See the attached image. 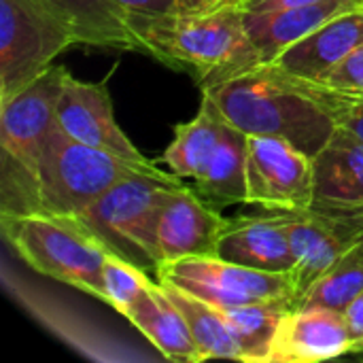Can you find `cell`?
I'll return each mask as SVG.
<instances>
[{"mask_svg":"<svg viewBox=\"0 0 363 363\" xmlns=\"http://www.w3.org/2000/svg\"><path fill=\"white\" fill-rule=\"evenodd\" d=\"M315 164L304 151L277 136H249L247 204L270 211L311 208Z\"/></svg>","mask_w":363,"mask_h":363,"instance_id":"cell-9","label":"cell"},{"mask_svg":"<svg viewBox=\"0 0 363 363\" xmlns=\"http://www.w3.org/2000/svg\"><path fill=\"white\" fill-rule=\"evenodd\" d=\"M349 340H351V353H363V291L342 311Z\"/></svg>","mask_w":363,"mask_h":363,"instance_id":"cell-28","label":"cell"},{"mask_svg":"<svg viewBox=\"0 0 363 363\" xmlns=\"http://www.w3.org/2000/svg\"><path fill=\"white\" fill-rule=\"evenodd\" d=\"M170 172L162 170L155 162H134L89 147L55 123L38 162L36 213L81 217L117 183L136 174L166 177Z\"/></svg>","mask_w":363,"mask_h":363,"instance_id":"cell-4","label":"cell"},{"mask_svg":"<svg viewBox=\"0 0 363 363\" xmlns=\"http://www.w3.org/2000/svg\"><path fill=\"white\" fill-rule=\"evenodd\" d=\"M130 26L145 40L151 57L191 72L202 91L264 64L247 34L245 11L238 4L198 15L130 11Z\"/></svg>","mask_w":363,"mask_h":363,"instance_id":"cell-1","label":"cell"},{"mask_svg":"<svg viewBox=\"0 0 363 363\" xmlns=\"http://www.w3.org/2000/svg\"><path fill=\"white\" fill-rule=\"evenodd\" d=\"M123 9L145 15H174L179 13V0H117Z\"/></svg>","mask_w":363,"mask_h":363,"instance_id":"cell-29","label":"cell"},{"mask_svg":"<svg viewBox=\"0 0 363 363\" xmlns=\"http://www.w3.org/2000/svg\"><path fill=\"white\" fill-rule=\"evenodd\" d=\"M102 283L106 294V304L113 306L119 315L128 311V306L147 291L151 279L140 268L123 262L121 257L108 255L102 268Z\"/></svg>","mask_w":363,"mask_h":363,"instance_id":"cell-26","label":"cell"},{"mask_svg":"<svg viewBox=\"0 0 363 363\" xmlns=\"http://www.w3.org/2000/svg\"><path fill=\"white\" fill-rule=\"evenodd\" d=\"M321 83L345 91L363 94V43L353 49Z\"/></svg>","mask_w":363,"mask_h":363,"instance_id":"cell-27","label":"cell"},{"mask_svg":"<svg viewBox=\"0 0 363 363\" xmlns=\"http://www.w3.org/2000/svg\"><path fill=\"white\" fill-rule=\"evenodd\" d=\"M294 311V298H272L242 306L223 308V317L240 349V362L268 363L272 340L283 317Z\"/></svg>","mask_w":363,"mask_h":363,"instance_id":"cell-22","label":"cell"},{"mask_svg":"<svg viewBox=\"0 0 363 363\" xmlns=\"http://www.w3.org/2000/svg\"><path fill=\"white\" fill-rule=\"evenodd\" d=\"M55 117L66 134L89 147L111 151L134 162H153L140 153V149L115 121L106 83H87L68 74Z\"/></svg>","mask_w":363,"mask_h":363,"instance_id":"cell-11","label":"cell"},{"mask_svg":"<svg viewBox=\"0 0 363 363\" xmlns=\"http://www.w3.org/2000/svg\"><path fill=\"white\" fill-rule=\"evenodd\" d=\"M362 43L363 9L357 6L332 17L270 64L308 81H323Z\"/></svg>","mask_w":363,"mask_h":363,"instance_id":"cell-16","label":"cell"},{"mask_svg":"<svg viewBox=\"0 0 363 363\" xmlns=\"http://www.w3.org/2000/svg\"><path fill=\"white\" fill-rule=\"evenodd\" d=\"M72 45L70 28L40 0H0V102L36 81Z\"/></svg>","mask_w":363,"mask_h":363,"instance_id":"cell-7","label":"cell"},{"mask_svg":"<svg viewBox=\"0 0 363 363\" xmlns=\"http://www.w3.org/2000/svg\"><path fill=\"white\" fill-rule=\"evenodd\" d=\"M228 123L219 104L202 91L200 111L194 119L177 125L172 143L162 153V162L183 181L198 183L211 164Z\"/></svg>","mask_w":363,"mask_h":363,"instance_id":"cell-20","label":"cell"},{"mask_svg":"<svg viewBox=\"0 0 363 363\" xmlns=\"http://www.w3.org/2000/svg\"><path fill=\"white\" fill-rule=\"evenodd\" d=\"M0 232L32 270L106 304L102 268L111 253L79 217L0 213Z\"/></svg>","mask_w":363,"mask_h":363,"instance_id":"cell-6","label":"cell"},{"mask_svg":"<svg viewBox=\"0 0 363 363\" xmlns=\"http://www.w3.org/2000/svg\"><path fill=\"white\" fill-rule=\"evenodd\" d=\"M225 4H238V0H179V13L181 15H198V13H206V11H213V9H219Z\"/></svg>","mask_w":363,"mask_h":363,"instance_id":"cell-31","label":"cell"},{"mask_svg":"<svg viewBox=\"0 0 363 363\" xmlns=\"http://www.w3.org/2000/svg\"><path fill=\"white\" fill-rule=\"evenodd\" d=\"M311 2H317V0H238L245 13H268V11H281V9H291L300 4H311Z\"/></svg>","mask_w":363,"mask_h":363,"instance_id":"cell-30","label":"cell"},{"mask_svg":"<svg viewBox=\"0 0 363 363\" xmlns=\"http://www.w3.org/2000/svg\"><path fill=\"white\" fill-rule=\"evenodd\" d=\"M363 0H317L268 13H245V26L264 64L274 62L285 49L332 17L362 6Z\"/></svg>","mask_w":363,"mask_h":363,"instance_id":"cell-18","label":"cell"},{"mask_svg":"<svg viewBox=\"0 0 363 363\" xmlns=\"http://www.w3.org/2000/svg\"><path fill=\"white\" fill-rule=\"evenodd\" d=\"M270 211V208H268ZM289 234L296 266L291 270L294 304L347 249L363 238L362 215H338L317 208L272 211Z\"/></svg>","mask_w":363,"mask_h":363,"instance_id":"cell-10","label":"cell"},{"mask_svg":"<svg viewBox=\"0 0 363 363\" xmlns=\"http://www.w3.org/2000/svg\"><path fill=\"white\" fill-rule=\"evenodd\" d=\"M217 257L277 274H291L296 266L289 234L268 208L257 215L228 219L217 242Z\"/></svg>","mask_w":363,"mask_h":363,"instance_id":"cell-13","label":"cell"},{"mask_svg":"<svg viewBox=\"0 0 363 363\" xmlns=\"http://www.w3.org/2000/svg\"><path fill=\"white\" fill-rule=\"evenodd\" d=\"M162 285L166 287L168 296L183 313L202 362L215 359V357L240 362V349H238V345L232 336V330L219 308H215V306H211L172 285H166V283H162Z\"/></svg>","mask_w":363,"mask_h":363,"instance_id":"cell-23","label":"cell"},{"mask_svg":"<svg viewBox=\"0 0 363 363\" xmlns=\"http://www.w3.org/2000/svg\"><path fill=\"white\" fill-rule=\"evenodd\" d=\"M187 185L174 172L166 177L136 174L96 200L79 219L104 249L147 274H157L160 223L179 187Z\"/></svg>","mask_w":363,"mask_h":363,"instance_id":"cell-5","label":"cell"},{"mask_svg":"<svg viewBox=\"0 0 363 363\" xmlns=\"http://www.w3.org/2000/svg\"><path fill=\"white\" fill-rule=\"evenodd\" d=\"M68 68L53 64L36 81L0 102V213H36V174L43 147L57 123Z\"/></svg>","mask_w":363,"mask_h":363,"instance_id":"cell-3","label":"cell"},{"mask_svg":"<svg viewBox=\"0 0 363 363\" xmlns=\"http://www.w3.org/2000/svg\"><path fill=\"white\" fill-rule=\"evenodd\" d=\"M247 151L249 134L228 123L225 134L206 166L196 191L215 208L230 204H247Z\"/></svg>","mask_w":363,"mask_h":363,"instance_id":"cell-21","label":"cell"},{"mask_svg":"<svg viewBox=\"0 0 363 363\" xmlns=\"http://www.w3.org/2000/svg\"><path fill=\"white\" fill-rule=\"evenodd\" d=\"M362 291L363 238L328 266V270L306 289V294L294 304V308L323 306L342 313Z\"/></svg>","mask_w":363,"mask_h":363,"instance_id":"cell-24","label":"cell"},{"mask_svg":"<svg viewBox=\"0 0 363 363\" xmlns=\"http://www.w3.org/2000/svg\"><path fill=\"white\" fill-rule=\"evenodd\" d=\"M225 221L196 189L179 187L160 223L162 264L194 255H217Z\"/></svg>","mask_w":363,"mask_h":363,"instance_id":"cell-15","label":"cell"},{"mask_svg":"<svg viewBox=\"0 0 363 363\" xmlns=\"http://www.w3.org/2000/svg\"><path fill=\"white\" fill-rule=\"evenodd\" d=\"M74 34L77 45L138 51L151 57L145 40L130 26V11L117 0H40Z\"/></svg>","mask_w":363,"mask_h":363,"instance_id":"cell-17","label":"cell"},{"mask_svg":"<svg viewBox=\"0 0 363 363\" xmlns=\"http://www.w3.org/2000/svg\"><path fill=\"white\" fill-rule=\"evenodd\" d=\"M362 9H363V2H362Z\"/></svg>","mask_w":363,"mask_h":363,"instance_id":"cell-32","label":"cell"},{"mask_svg":"<svg viewBox=\"0 0 363 363\" xmlns=\"http://www.w3.org/2000/svg\"><path fill=\"white\" fill-rule=\"evenodd\" d=\"M123 317L166 359L185 363L202 362L183 313L172 302V298L168 296L166 287L160 281H151L147 291L140 294L128 306Z\"/></svg>","mask_w":363,"mask_h":363,"instance_id":"cell-19","label":"cell"},{"mask_svg":"<svg viewBox=\"0 0 363 363\" xmlns=\"http://www.w3.org/2000/svg\"><path fill=\"white\" fill-rule=\"evenodd\" d=\"M313 164L315 191L311 208L363 217V140L336 128Z\"/></svg>","mask_w":363,"mask_h":363,"instance_id":"cell-14","label":"cell"},{"mask_svg":"<svg viewBox=\"0 0 363 363\" xmlns=\"http://www.w3.org/2000/svg\"><path fill=\"white\" fill-rule=\"evenodd\" d=\"M304 85L306 91L313 96V100L332 117L336 128L363 140V94L345 91L325 85L321 81H308V79H304Z\"/></svg>","mask_w":363,"mask_h":363,"instance_id":"cell-25","label":"cell"},{"mask_svg":"<svg viewBox=\"0 0 363 363\" xmlns=\"http://www.w3.org/2000/svg\"><path fill=\"white\" fill-rule=\"evenodd\" d=\"M204 94L245 134L285 138L313 160L336 132L332 117L306 91L304 79L274 64H259Z\"/></svg>","mask_w":363,"mask_h":363,"instance_id":"cell-2","label":"cell"},{"mask_svg":"<svg viewBox=\"0 0 363 363\" xmlns=\"http://www.w3.org/2000/svg\"><path fill=\"white\" fill-rule=\"evenodd\" d=\"M351 353L345 315L323 306L289 311L272 340L268 363H313Z\"/></svg>","mask_w":363,"mask_h":363,"instance_id":"cell-12","label":"cell"},{"mask_svg":"<svg viewBox=\"0 0 363 363\" xmlns=\"http://www.w3.org/2000/svg\"><path fill=\"white\" fill-rule=\"evenodd\" d=\"M155 277L160 283L187 291L219 311L272 298H294L289 274L245 268L217 255H194L164 262Z\"/></svg>","mask_w":363,"mask_h":363,"instance_id":"cell-8","label":"cell"}]
</instances>
